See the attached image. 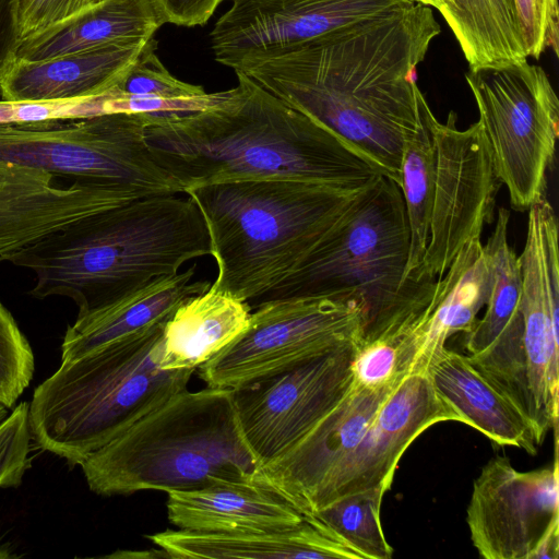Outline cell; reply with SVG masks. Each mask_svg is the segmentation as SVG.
I'll return each instance as SVG.
<instances>
[{"mask_svg": "<svg viewBox=\"0 0 559 559\" xmlns=\"http://www.w3.org/2000/svg\"><path fill=\"white\" fill-rule=\"evenodd\" d=\"M440 32L432 8L413 2L235 72L330 130L401 188L404 140L429 105L416 68Z\"/></svg>", "mask_w": 559, "mask_h": 559, "instance_id": "6da1fadb", "label": "cell"}, {"mask_svg": "<svg viewBox=\"0 0 559 559\" xmlns=\"http://www.w3.org/2000/svg\"><path fill=\"white\" fill-rule=\"evenodd\" d=\"M206 109L150 115L145 139L183 193L209 183L289 178L357 189L379 173L330 130L242 72Z\"/></svg>", "mask_w": 559, "mask_h": 559, "instance_id": "7a4b0ae2", "label": "cell"}, {"mask_svg": "<svg viewBox=\"0 0 559 559\" xmlns=\"http://www.w3.org/2000/svg\"><path fill=\"white\" fill-rule=\"evenodd\" d=\"M204 255L211 242L198 205L186 193H168L80 218L9 262L35 275L31 296L70 298L82 317Z\"/></svg>", "mask_w": 559, "mask_h": 559, "instance_id": "3957f363", "label": "cell"}, {"mask_svg": "<svg viewBox=\"0 0 559 559\" xmlns=\"http://www.w3.org/2000/svg\"><path fill=\"white\" fill-rule=\"evenodd\" d=\"M411 234L400 186L380 174L274 287L251 301L354 299L362 310V344L402 336L431 300L438 280L406 276Z\"/></svg>", "mask_w": 559, "mask_h": 559, "instance_id": "277c9868", "label": "cell"}, {"mask_svg": "<svg viewBox=\"0 0 559 559\" xmlns=\"http://www.w3.org/2000/svg\"><path fill=\"white\" fill-rule=\"evenodd\" d=\"M365 187L261 178L187 190L205 221L217 264L211 287L248 304L259 298L287 276Z\"/></svg>", "mask_w": 559, "mask_h": 559, "instance_id": "5b68a950", "label": "cell"}, {"mask_svg": "<svg viewBox=\"0 0 559 559\" xmlns=\"http://www.w3.org/2000/svg\"><path fill=\"white\" fill-rule=\"evenodd\" d=\"M80 466L88 488L100 496L233 481L266 486L241 432L231 389L225 388L175 394Z\"/></svg>", "mask_w": 559, "mask_h": 559, "instance_id": "8992f818", "label": "cell"}, {"mask_svg": "<svg viewBox=\"0 0 559 559\" xmlns=\"http://www.w3.org/2000/svg\"><path fill=\"white\" fill-rule=\"evenodd\" d=\"M166 322L61 362L28 403L38 448L80 465L186 390L194 369L160 367Z\"/></svg>", "mask_w": 559, "mask_h": 559, "instance_id": "52a82bcc", "label": "cell"}, {"mask_svg": "<svg viewBox=\"0 0 559 559\" xmlns=\"http://www.w3.org/2000/svg\"><path fill=\"white\" fill-rule=\"evenodd\" d=\"M522 271L520 312L480 353L473 366L532 424L542 445L557 430L559 400V252L547 249L542 215L531 212L519 255Z\"/></svg>", "mask_w": 559, "mask_h": 559, "instance_id": "ba28073f", "label": "cell"}, {"mask_svg": "<svg viewBox=\"0 0 559 559\" xmlns=\"http://www.w3.org/2000/svg\"><path fill=\"white\" fill-rule=\"evenodd\" d=\"M148 120V114L114 112L69 122H0V160L150 194L183 193L147 145Z\"/></svg>", "mask_w": 559, "mask_h": 559, "instance_id": "9c48e42d", "label": "cell"}, {"mask_svg": "<svg viewBox=\"0 0 559 559\" xmlns=\"http://www.w3.org/2000/svg\"><path fill=\"white\" fill-rule=\"evenodd\" d=\"M465 80L497 177L512 209L527 211L545 197L559 135V99L550 80L527 60L468 70Z\"/></svg>", "mask_w": 559, "mask_h": 559, "instance_id": "30bf717a", "label": "cell"}, {"mask_svg": "<svg viewBox=\"0 0 559 559\" xmlns=\"http://www.w3.org/2000/svg\"><path fill=\"white\" fill-rule=\"evenodd\" d=\"M247 329L198 368L207 386L235 389L340 347L362 344L354 299L290 298L258 305Z\"/></svg>", "mask_w": 559, "mask_h": 559, "instance_id": "8fae6325", "label": "cell"}, {"mask_svg": "<svg viewBox=\"0 0 559 559\" xmlns=\"http://www.w3.org/2000/svg\"><path fill=\"white\" fill-rule=\"evenodd\" d=\"M466 522L486 559H557L559 479L551 465L521 472L506 456L490 459L473 483Z\"/></svg>", "mask_w": 559, "mask_h": 559, "instance_id": "7c38bea8", "label": "cell"}, {"mask_svg": "<svg viewBox=\"0 0 559 559\" xmlns=\"http://www.w3.org/2000/svg\"><path fill=\"white\" fill-rule=\"evenodd\" d=\"M359 346L349 344L231 389L241 432L261 467L288 451L345 397Z\"/></svg>", "mask_w": 559, "mask_h": 559, "instance_id": "4fadbf2b", "label": "cell"}, {"mask_svg": "<svg viewBox=\"0 0 559 559\" xmlns=\"http://www.w3.org/2000/svg\"><path fill=\"white\" fill-rule=\"evenodd\" d=\"M450 111L445 122L435 118L436 152L433 203L421 275L438 280L461 248L481 235L493 221L496 194L501 185L478 121L464 130Z\"/></svg>", "mask_w": 559, "mask_h": 559, "instance_id": "5bb4252c", "label": "cell"}, {"mask_svg": "<svg viewBox=\"0 0 559 559\" xmlns=\"http://www.w3.org/2000/svg\"><path fill=\"white\" fill-rule=\"evenodd\" d=\"M412 0H231L211 32L215 60L234 71L297 49L340 27Z\"/></svg>", "mask_w": 559, "mask_h": 559, "instance_id": "9a60e30c", "label": "cell"}, {"mask_svg": "<svg viewBox=\"0 0 559 559\" xmlns=\"http://www.w3.org/2000/svg\"><path fill=\"white\" fill-rule=\"evenodd\" d=\"M442 421H460V417L438 394L428 370L408 373L380 405L356 447L314 490L304 515L347 495L373 488L388 491L405 450Z\"/></svg>", "mask_w": 559, "mask_h": 559, "instance_id": "2e32d148", "label": "cell"}, {"mask_svg": "<svg viewBox=\"0 0 559 559\" xmlns=\"http://www.w3.org/2000/svg\"><path fill=\"white\" fill-rule=\"evenodd\" d=\"M55 175L26 167L0 185V263L67 225L153 195L120 185L75 179L55 187Z\"/></svg>", "mask_w": 559, "mask_h": 559, "instance_id": "e0dca14e", "label": "cell"}, {"mask_svg": "<svg viewBox=\"0 0 559 559\" xmlns=\"http://www.w3.org/2000/svg\"><path fill=\"white\" fill-rule=\"evenodd\" d=\"M399 382L379 389L352 384L345 397L295 445L261 467L265 485L304 514L314 490L360 441Z\"/></svg>", "mask_w": 559, "mask_h": 559, "instance_id": "ac0fdd59", "label": "cell"}, {"mask_svg": "<svg viewBox=\"0 0 559 559\" xmlns=\"http://www.w3.org/2000/svg\"><path fill=\"white\" fill-rule=\"evenodd\" d=\"M481 235L471 238L438 278L435 294L416 323L393 338L397 348V373L428 370L436 353L455 333H468L485 306L488 293Z\"/></svg>", "mask_w": 559, "mask_h": 559, "instance_id": "d6986e66", "label": "cell"}, {"mask_svg": "<svg viewBox=\"0 0 559 559\" xmlns=\"http://www.w3.org/2000/svg\"><path fill=\"white\" fill-rule=\"evenodd\" d=\"M151 39L116 43L38 61L14 57L0 74L1 99L60 102L99 96L134 64Z\"/></svg>", "mask_w": 559, "mask_h": 559, "instance_id": "ffe728a7", "label": "cell"}, {"mask_svg": "<svg viewBox=\"0 0 559 559\" xmlns=\"http://www.w3.org/2000/svg\"><path fill=\"white\" fill-rule=\"evenodd\" d=\"M170 558L361 559L326 524L313 515L277 530L209 533L167 530L147 535Z\"/></svg>", "mask_w": 559, "mask_h": 559, "instance_id": "44dd1931", "label": "cell"}, {"mask_svg": "<svg viewBox=\"0 0 559 559\" xmlns=\"http://www.w3.org/2000/svg\"><path fill=\"white\" fill-rule=\"evenodd\" d=\"M169 521L181 530L230 533L277 530L304 520L289 501L252 481L217 483L167 492Z\"/></svg>", "mask_w": 559, "mask_h": 559, "instance_id": "7402d4cb", "label": "cell"}, {"mask_svg": "<svg viewBox=\"0 0 559 559\" xmlns=\"http://www.w3.org/2000/svg\"><path fill=\"white\" fill-rule=\"evenodd\" d=\"M195 267L165 276L69 325L61 345V362L76 359L114 341L166 322L189 298L206 292L211 283L192 278Z\"/></svg>", "mask_w": 559, "mask_h": 559, "instance_id": "603a6c76", "label": "cell"}, {"mask_svg": "<svg viewBox=\"0 0 559 559\" xmlns=\"http://www.w3.org/2000/svg\"><path fill=\"white\" fill-rule=\"evenodd\" d=\"M438 394L464 423L500 445L535 454L540 445L528 419L469 361L468 356L441 348L428 366Z\"/></svg>", "mask_w": 559, "mask_h": 559, "instance_id": "cb8c5ba5", "label": "cell"}, {"mask_svg": "<svg viewBox=\"0 0 559 559\" xmlns=\"http://www.w3.org/2000/svg\"><path fill=\"white\" fill-rule=\"evenodd\" d=\"M162 25L150 0H98L21 40L14 57L38 61L116 43L148 40Z\"/></svg>", "mask_w": 559, "mask_h": 559, "instance_id": "d4e9b609", "label": "cell"}, {"mask_svg": "<svg viewBox=\"0 0 559 559\" xmlns=\"http://www.w3.org/2000/svg\"><path fill=\"white\" fill-rule=\"evenodd\" d=\"M251 310L247 301L211 286L189 298L165 323L160 367L197 370L247 329Z\"/></svg>", "mask_w": 559, "mask_h": 559, "instance_id": "484cf974", "label": "cell"}, {"mask_svg": "<svg viewBox=\"0 0 559 559\" xmlns=\"http://www.w3.org/2000/svg\"><path fill=\"white\" fill-rule=\"evenodd\" d=\"M152 38L134 64L106 93L96 96L98 115L188 114L214 105L221 92L209 94L200 85L176 79L155 53Z\"/></svg>", "mask_w": 559, "mask_h": 559, "instance_id": "4316f807", "label": "cell"}, {"mask_svg": "<svg viewBox=\"0 0 559 559\" xmlns=\"http://www.w3.org/2000/svg\"><path fill=\"white\" fill-rule=\"evenodd\" d=\"M435 118L429 105L426 106L416 128L406 135L402 151L401 191L411 234L406 276L414 278L426 277L421 275V269L428 246L435 193Z\"/></svg>", "mask_w": 559, "mask_h": 559, "instance_id": "83f0119b", "label": "cell"}, {"mask_svg": "<svg viewBox=\"0 0 559 559\" xmlns=\"http://www.w3.org/2000/svg\"><path fill=\"white\" fill-rule=\"evenodd\" d=\"M509 219V211L500 207L495 228L483 245L488 269L486 311L465 334L468 355L480 353L489 346L520 312L522 271L519 255L508 241Z\"/></svg>", "mask_w": 559, "mask_h": 559, "instance_id": "f1b7e54d", "label": "cell"}, {"mask_svg": "<svg viewBox=\"0 0 559 559\" xmlns=\"http://www.w3.org/2000/svg\"><path fill=\"white\" fill-rule=\"evenodd\" d=\"M383 488L344 496L311 515L326 524L361 559H390L393 548L386 542L380 508Z\"/></svg>", "mask_w": 559, "mask_h": 559, "instance_id": "f546056e", "label": "cell"}, {"mask_svg": "<svg viewBox=\"0 0 559 559\" xmlns=\"http://www.w3.org/2000/svg\"><path fill=\"white\" fill-rule=\"evenodd\" d=\"M34 370L32 347L0 300V403L13 407L29 385Z\"/></svg>", "mask_w": 559, "mask_h": 559, "instance_id": "4dcf8cb0", "label": "cell"}, {"mask_svg": "<svg viewBox=\"0 0 559 559\" xmlns=\"http://www.w3.org/2000/svg\"><path fill=\"white\" fill-rule=\"evenodd\" d=\"M28 403L22 402L0 423V488L17 487L31 466Z\"/></svg>", "mask_w": 559, "mask_h": 559, "instance_id": "1f68e13d", "label": "cell"}, {"mask_svg": "<svg viewBox=\"0 0 559 559\" xmlns=\"http://www.w3.org/2000/svg\"><path fill=\"white\" fill-rule=\"evenodd\" d=\"M525 56L538 59L547 49L558 52V0H514Z\"/></svg>", "mask_w": 559, "mask_h": 559, "instance_id": "d6a6232c", "label": "cell"}, {"mask_svg": "<svg viewBox=\"0 0 559 559\" xmlns=\"http://www.w3.org/2000/svg\"><path fill=\"white\" fill-rule=\"evenodd\" d=\"M353 384L379 389L401 381L394 340L376 341L359 346L352 364ZM406 377V376H405Z\"/></svg>", "mask_w": 559, "mask_h": 559, "instance_id": "836d02e7", "label": "cell"}, {"mask_svg": "<svg viewBox=\"0 0 559 559\" xmlns=\"http://www.w3.org/2000/svg\"><path fill=\"white\" fill-rule=\"evenodd\" d=\"M96 1L98 0H15L19 43L74 15Z\"/></svg>", "mask_w": 559, "mask_h": 559, "instance_id": "e575fe53", "label": "cell"}, {"mask_svg": "<svg viewBox=\"0 0 559 559\" xmlns=\"http://www.w3.org/2000/svg\"><path fill=\"white\" fill-rule=\"evenodd\" d=\"M503 64L527 60L518 24L514 0H481Z\"/></svg>", "mask_w": 559, "mask_h": 559, "instance_id": "d590c367", "label": "cell"}, {"mask_svg": "<svg viewBox=\"0 0 559 559\" xmlns=\"http://www.w3.org/2000/svg\"><path fill=\"white\" fill-rule=\"evenodd\" d=\"M223 0H150L162 24L203 26Z\"/></svg>", "mask_w": 559, "mask_h": 559, "instance_id": "8d00e7d4", "label": "cell"}, {"mask_svg": "<svg viewBox=\"0 0 559 559\" xmlns=\"http://www.w3.org/2000/svg\"><path fill=\"white\" fill-rule=\"evenodd\" d=\"M17 43L15 0H0V74L14 58Z\"/></svg>", "mask_w": 559, "mask_h": 559, "instance_id": "74e56055", "label": "cell"}, {"mask_svg": "<svg viewBox=\"0 0 559 559\" xmlns=\"http://www.w3.org/2000/svg\"><path fill=\"white\" fill-rule=\"evenodd\" d=\"M26 167L0 160V185L22 173Z\"/></svg>", "mask_w": 559, "mask_h": 559, "instance_id": "f35d334b", "label": "cell"}, {"mask_svg": "<svg viewBox=\"0 0 559 559\" xmlns=\"http://www.w3.org/2000/svg\"><path fill=\"white\" fill-rule=\"evenodd\" d=\"M412 1L428 5L432 9H437L441 15H443L447 10V1L445 0H412Z\"/></svg>", "mask_w": 559, "mask_h": 559, "instance_id": "ab89813d", "label": "cell"}, {"mask_svg": "<svg viewBox=\"0 0 559 559\" xmlns=\"http://www.w3.org/2000/svg\"><path fill=\"white\" fill-rule=\"evenodd\" d=\"M10 409L0 403V423L9 415Z\"/></svg>", "mask_w": 559, "mask_h": 559, "instance_id": "60d3db41", "label": "cell"}, {"mask_svg": "<svg viewBox=\"0 0 559 559\" xmlns=\"http://www.w3.org/2000/svg\"><path fill=\"white\" fill-rule=\"evenodd\" d=\"M14 557L13 555H11L8 549L3 548L1 545H0V559H5V558H12Z\"/></svg>", "mask_w": 559, "mask_h": 559, "instance_id": "b9f144b4", "label": "cell"}]
</instances>
